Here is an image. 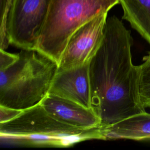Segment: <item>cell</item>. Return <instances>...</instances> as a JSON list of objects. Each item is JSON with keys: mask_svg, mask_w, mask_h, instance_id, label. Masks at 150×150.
I'll use <instances>...</instances> for the list:
<instances>
[{"mask_svg": "<svg viewBox=\"0 0 150 150\" xmlns=\"http://www.w3.org/2000/svg\"><path fill=\"white\" fill-rule=\"evenodd\" d=\"M132 43L122 21L115 15L107 18L102 44L89 63L91 108L103 127L146 111L138 96Z\"/></svg>", "mask_w": 150, "mask_h": 150, "instance_id": "obj_1", "label": "cell"}, {"mask_svg": "<svg viewBox=\"0 0 150 150\" xmlns=\"http://www.w3.org/2000/svg\"><path fill=\"white\" fill-rule=\"evenodd\" d=\"M2 144L31 147L67 148L92 139L105 140L103 127L80 128L49 113L40 103L0 123Z\"/></svg>", "mask_w": 150, "mask_h": 150, "instance_id": "obj_2", "label": "cell"}, {"mask_svg": "<svg viewBox=\"0 0 150 150\" xmlns=\"http://www.w3.org/2000/svg\"><path fill=\"white\" fill-rule=\"evenodd\" d=\"M18 59L0 70V105L25 110L49 94L58 63L36 49H21Z\"/></svg>", "mask_w": 150, "mask_h": 150, "instance_id": "obj_3", "label": "cell"}, {"mask_svg": "<svg viewBox=\"0 0 150 150\" xmlns=\"http://www.w3.org/2000/svg\"><path fill=\"white\" fill-rule=\"evenodd\" d=\"M118 0H51L35 49L59 64L71 36L103 11H109Z\"/></svg>", "mask_w": 150, "mask_h": 150, "instance_id": "obj_4", "label": "cell"}, {"mask_svg": "<svg viewBox=\"0 0 150 150\" xmlns=\"http://www.w3.org/2000/svg\"><path fill=\"white\" fill-rule=\"evenodd\" d=\"M51 0H11L6 19L10 45L21 49H35Z\"/></svg>", "mask_w": 150, "mask_h": 150, "instance_id": "obj_5", "label": "cell"}, {"mask_svg": "<svg viewBox=\"0 0 150 150\" xmlns=\"http://www.w3.org/2000/svg\"><path fill=\"white\" fill-rule=\"evenodd\" d=\"M108 12H101L71 36L59 63L58 70L76 67L90 61L102 44Z\"/></svg>", "mask_w": 150, "mask_h": 150, "instance_id": "obj_6", "label": "cell"}, {"mask_svg": "<svg viewBox=\"0 0 150 150\" xmlns=\"http://www.w3.org/2000/svg\"><path fill=\"white\" fill-rule=\"evenodd\" d=\"M89 63L67 70H57L49 94L92 108Z\"/></svg>", "mask_w": 150, "mask_h": 150, "instance_id": "obj_7", "label": "cell"}, {"mask_svg": "<svg viewBox=\"0 0 150 150\" xmlns=\"http://www.w3.org/2000/svg\"><path fill=\"white\" fill-rule=\"evenodd\" d=\"M40 104L57 120L80 128L103 127L101 120L92 108L73 101L48 94Z\"/></svg>", "mask_w": 150, "mask_h": 150, "instance_id": "obj_8", "label": "cell"}, {"mask_svg": "<svg viewBox=\"0 0 150 150\" xmlns=\"http://www.w3.org/2000/svg\"><path fill=\"white\" fill-rule=\"evenodd\" d=\"M105 140L127 139L150 141V113L146 111L103 127Z\"/></svg>", "mask_w": 150, "mask_h": 150, "instance_id": "obj_9", "label": "cell"}, {"mask_svg": "<svg viewBox=\"0 0 150 150\" xmlns=\"http://www.w3.org/2000/svg\"><path fill=\"white\" fill-rule=\"evenodd\" d=\"M122 19L150 44V0H118Z\"/></svg>", "mask_w": 150, "mask_h": 150, "instance_id": "obj_10", "label": "cell"}, {"mask_svg": "<svg viewBox=\"0 0 150 150\" xmlns=\"http://www.w3.org/2000/svg\"><path fill=\"white\" fill-rule=\"evenodd\" d=\"M138 91L141 104L145 108L150 107V52L138 66Z\"/></svg>", "mask_w": 150, "mask_h": 150, "instance_id": "obj_11", "label": "cell"}, {"mask_svg": "<svg viewBox=\"0 0 150 150\" xmlns=\"http://www.w3.org/2000/svg\"><path fill=\"white\" fill-rule=\"evenodd\" d=\"M18 57V53H10L5 50L0 49V70L5 69L12 65L17 60Z\"/></svg>", "mask_w": 150, "mask_h": 150, "instance_id": "obj_12", "label": "cell"}, {"mask_svg": "<svg viewBox=\"0 0 150 150\" xmlns=\"http://www.w3.org/2000/svg\"><path fill=\"white\" fill-rule=\"evenodd\" d=\"M22 111L0 105V123L5 122L12 120Z\"/></svg>", "mask_w": 150, "mask_h": 150, "instance_id": "obj_13", "label": "cell"}]
</instances>
